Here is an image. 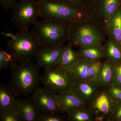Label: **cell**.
I'll return each mask as SVG.
<instances>
[{
  "mask_svg": "<svg viewBox=\"0 0 121 121\" xmlns=\"http://www.w3.org/2000/svg\"><path fill=\"white\" fill-rule=\"evenodd\" d=\"M107 87V91L114 102H121V87L111 83Z\"/></svg>",
  "mask_w": 121,
  "mask_h": 121,
  "instance_id": "obj_25",
  "label": "cell"
},
{
  "mask_svg": "<svg viewBox=\"0 0 121 121\" xmlns=\"http://www.w3.org/2000/svg\"><path fill=\"white\" fill-rule=\"evenodd\" d=\"M17 61L12 54L2 49L0 50V69L2 70L6 68L12 67Z\"/></svg>",
  "mask_w": 121,
  "mask_h": 121,
  "instance_id": "obj_24",
  "label": "cell"
},
{
  "mask_svg": "<svg viewBox=\"0 0 121 121\" xmlns=\"http://www.w3.org/2000/svg\"><path fill=\"white\" fill-rule=\"evenodd\" d=\"M64 119L57 113L40 114L38 121H62Z\"/></svg>",
  "mask_w": 121,
  "mask_h": 121,
  "instance_id": "obj_28",
  "label": "cell"
},
{
  "mask_svg": "<svg viewBox=\"0 0 121 121\" xmlns=\"http://www.w3.org/2000/svg\"><path fill=\"white\" fill-rule=\"evenodd\" d=\"M91 62L86 59L81 58L75 64L67 70L74 82L89 80L87 76V70Z\"/></svg>",
  "mask_w": 121,
  "mask_h": 121,
  "instance_id": "obj_15",
  "label": "cell"
},
{
  "mask_svg": "<svg viewBox=\"0 0 121 121\" xmlns=\"http://www.w3.org/2000/svg\"><path fill=\"white\" fill-rule=\"evenodd\" d=\"M32 32L39 41L40 47H54L63 45L69 37V24L59 21L44 18L37 21Z\"/></svg>",
  "mask_w": 121,
  "mask_h": 121,
  "instance_id": "obj_2",
  "label": "cell"
},
{
  "mask_svg": "<svg viewBox=\"0 0 121 121\" xmlns=\"http://www.w3.org/2000/svg\"><path fill=\"white\" fill-rule=\"evenodd\" d=\"M63 1L67 2L78 7V5H80L82 1V0H61Z\"/></svg>",
  "mask_w": 121,
  "mask_h": 121,
  "instance_id": "obj_31",
  "label": "cell"
},
{
  "mask_svg": "<svg viewBox=\"0 0 121 121\" xmlns=\"http://www.w3.org/2000/svg\"><path fill=\"white\" fill-rule=\"evenodd\" d=\"M115 102L107 91L97 93L93 99L92 106L95 113L110 115L112 112Z\"/></svg>",
  "mask_w": 121,
  "mask_h": 121,
  "instance_id": "obj_13",
  "label": "cell"
},
{
  "mask_svg": "<svg viewBox=\"0 0 121 121\" xmlns=\"http://www.w3.org/2000/svg\"><path fill=\"white\" fill-rule=\"evenodd\" d=\"M85 106L68 114L69 120L73 121H93L91 111L87 109Z\"/></svg>",
  "mask_w": 121,
  "mask_h": 121,
  "instance_id": "obj_22",
  "label": "cell"
},
{
  "mask_svg": "<svg viewBox=\"0 0 121 121\" xmlns=\"http://www.w3.org/2000/svg\"><path fill=\"white\" fill-rule=\"evenodd\" d=\"M114 65L107 60L103 63L97 82L101 86H108L112 82Z\"/></svg>",
  "mask_w": 121,
  "mask_h": 121,
  "instance_id": "obj_20",
  "label": "cell"
},
{
  "mask_svg": "<svg viewBox=\"0 0 121 121\" xmlns=\"http://www.w3.org/2000/svg\"><path fill=\"white\" fill-rule=\"evenodd\" d=\"M0 120L2 121H21L15 109L0 113Z\"/></svg>",
  "mask_w": 121,
  "mask_h": 121,
  "instance_id": "obj_26",
  "label": "cell"
},
{
  "mask_svg": "<svg viewBox=\"0 0 121 121\" xmlns=\"http://www.w3.org/2000/svg\"><path fill=\"white\" fill-rule=\"evenodd\" d=\"M102 11L107 23L119 9V0H101Z\"/></svg>",
  "mask_w": 121,
  "mask_h": 121,
  "instance_id": "obj_21",
  "label": "cell"
},
{
  "mask_svg": "<svg viewBox=\"0 0 121 121\" xmlns=\"http://www.w3.org/2000/svg\"><path fill=\"white\" fill-rule=\"evenodd\" d=\"M56 93L43 87H38L31 97L40 114L57 113L60 112L56 99Z\"/></svg>",
  "mask_w": 121,
  "mask_h": 121,
  "instance_id": "obj_8",
  "label": "cell"
},
{
  "mask_svg": "<svg viewBox=\"0 0 121 121\" xmlns=\"http://www.w3.org/2000/svg\"><path fill=\"white\" fill-rule=\"evenodd\" d=\"M112 111L121 112V102L115 103Z\"/></svg>",
  "mask_w": 121,
  "mask_h": 121,
  "instance_id": "obj_32",
  "label": "cell"
},
{
  "mask_svg": "<svg viewBox=\"0 0 121 121\" xmlns=\"http://www.w3.org/2000/svg\"><path fill=\"white\" fill-rule=\"evenodd\" d=\"M40 8V17L54 19L71 24L79 22L85 14L78 7L61 0H38Z\"/></svg>",
  "mask_w": 121,
  "mask_h": 121,
  "instance_id": "obj_3",
  "label": "cell"
},
{
  "mask_svg": "<svg viewBox=\"0 0 121 121\" xmlns=\"http://www.w3.org/2000/svg\"><path fill=\"white\" fill-rule=\"evenodd\" d=\"M64 47L63 44L54 47H40L35 57L37 65L44 69L58 65Z\"/></svg>",
  "mask_w": 121,
  "mask_h": 121,
  "instance_id": "obj_9",
  "label": "cell"
},
{
  "mask_svg": "<svg viewBox=\"0 0 121 121\" xmlns=\"http://www.w3.org/2000/svg\"><path fill=\"white\" fill-rule=\"evenodd\" d=\"M95 2H97V1H100L101 0H93Z\"/></svg>",
  "mask_w": 121,
  "mask_h": 121,
  "instance_id": "obj_34",
  "label": "cell"
},
{
  "mask_svg": "<svg viewBox=\"0 0 121 121\" xmlns=\"http://www.w3.org/2000/svg\"><path fill=\"white\" fill-rule=\"evenodd\" d=\"M107 27L112 39L121 47V10L119 9L107 23Z\"/></svg>",
  "mask_w": 121,
  "mask_h": 121,
  "instance_id": "obj_18",
  "label": "cell"
},
{
  "mask_svg": "<svg viewBox=\"0 0 121 121\" xmlns=\"http://www.w3.org/2000/svg\"><path fill=\"white\" fill-rule=\"evenodd\" d=\"M39 67L30 60L16 63L11 67L10 86L17 95L32 94L39 87L41 82Z\"/></svg>",
  "mask_w": 121,
  "mask_h": 121,
  "instance_id": "obj_1",
  "label": "cell"
},
{
  "mask_svg": "<svg viewBox=\"0 0 121 121\" xmlns=\"http://www.w3.org/2000/svg\"><path fill=\"white\" fill-rule=\"evenodd\" d=\"M81 58L78 52H76L69 44L64 46L60 54L58 66L68 70Z\"/></svg>",
  "mask_w": 121,
  "mask_h": 121,
  "instance_id": "obj_17",
  "label": "cell"
},
{
  "mask_svg": "<svg viewBox=\"0 0 121 121\" xmlns=\"http://www.w3.org/2000/svg\"><path fill=\"white\" fill-rule=\"evenodd\" d=\"M81 58L91 62L101 60L105 57L104 47L101 44H94L80 48L78 52Z\"/></svg>",
  "mask_w": 121,
  "mask_h": 121,
  "instance_id": "obj_16",
  "label": "cell"
},
{
  "mask_svg": "<svg viewBox=\"0 0 121 121\" xmlns=\"http://www.w3.org/2000/svg\"><path fill=\"white\" fill-rule=\"evenodd\" d=\"M15 110L21 121H38L40 115L31 97L24 99L18 98Z\"/></svg>",
  "mask_w": 121,
  "mask_h": 121,
  "instance_id": "obj_11",
  "label": "cell"
},
{
  "mask_svg": "<svg viewBox=\"0 0 121 121\" xmlns=\"http://www.w3.org/2000/svg\"><path fill=\"white\" fill-rule=\"evenodd\" d=\"M41 81L43 87L56 93L71 90L74 82L69 71L58 65L45 68Z\"/></svg>",
  "mask_w": 121,
  "mask_h": 121,
  "instance_id": "obj_6",
  "label": "cell"
},
{
  "mask_svg": "<svg viewBox=\"0 0 121 121\" xmlns=\"http://www.w3.org/2000/svg\"><path fill=\"white\" fill-rule=\"evenodd\" d=\"M106 116L103 114H97L94 118L95 121H103L105 119Z\"/></svg>",
  "mask_w": 121,
  "mask_h": 121,
  "instance_id": "obj_33",
  "label": "cell"
},
{
  "mask_svg": "<svg viewBox=\"0 0 121 121\" xmlns=\"http://www.w3.org/2000/svg\"><path fill=\"white\" fill-rule=\"evenodd\" d=\"M12 10V20L17 28L28 29L37 22L40 17V8L38 0H20Z\"/></svg>",
  "mask_w": 121,
  "mask_h": 121,
  "instance_id": "obj_5",
  "label": "cell"
},
{
  "mask_svg": "<svg viewBox=\"0 0 121 121\" xmlns=\"http://www.w3.org/2000/svg\"><path fill=\"white\" fill-rule=\"evenodd\" d=\"M104 49L105 56L114 65L121 62V47L115 41L110 39Z\"/></svg>",
  "mask_w": 121,
  "mask_h": 121,
  "instance_id": "obj_19",
  "label": "cell"
},
{
  "mask_svg": "<svg viewBox=\"0 0 121 121\" xmlns=\"http://www.w3.org/2000/svg\"><path fill=\"white\" fill-rule=\"evenodd\" d=\"M102 64L101 60L91 62L87 70V76L89 80L97 82Z\"/></svg>",
  "mask_w": 121,
  "mask_h": 121,
  "instance_id": "obj_23",
  "label": "cell"
},
{
  "mask_svg": "<svg viewBox=\"0 0 121 121\" xmlns=\"http://www.w3.org/2000/svg\"><path fill=\"white\" fill-rule=\"evenodd\" d=\"M17 2V0H0V4L4 11L12 9Z\"/></svg>",
  "mask_w": 121,
  "mask_h": 121,
  "instance_id": "obj_29",
  "label": "cell"
},
{
  "mask_svg": "<svg viewBox=\"0 0 121 121\" xmlns=\"http://www.w3.org/2000/svg\"><path fill=\"white\" fill-rule=\"evenodd\" d=\"M111 119L114 121H121V112L112 111L110 114Z\"/></svg>",
  "mask_w": 121,
  "mask_h": 121,
  "instance_id": "obj_30",
  "label": "cell"
},
{
  "mask_svg": "<svg viewBox=\"0 0 121 121\" xmlns=\"http://www.w3.org/2000/svg\"><path fill=\"white\" fill-rule=\"evenodd\" d=\"M17 96L10 85L1 84L0 113L15 109L18 101Z\"/></svg>",
  "mask_w": 121,
  "mask_h": 121,
  "instance_id": "obj_14",
  "label": "cell"
},
{
  "mask_svg": "<svg viewBox=\"0 0 121 121\" xmlns=\"http://www.w3.org/2000/svg\"><path fill=\"white\" fill-rule=\"evenodd\" d=\"M99 86L97 82L90 80L74 82L71 90L86 103L95 97Z\"/></svg>",
  "mask_w": 121,
  "mask_h": 121,
  "instance_id": "obj_12",
  "label": "cell"
},
{
  "mask_svg": "<svg viewBox=\"0 0 121 121\" xmlns=\"http://www.w3.org/2000/svg\"><path fill=\"white\" fill-rule=\"evenodd\" d=\"M69 39L70 45L82 48L94 44H101L102 39L99 31L90 25H78L70 24Z\"/></svg>",
  "mask_w": 121,
  "mask_h": 121,
  "instance_id": "obj_7",
  "label": "cell"
},
{
  "mask_svg": "<svg viewBox=\"0 0 121 121\" xmlns=\"http://www.w3.org/2000/svg\"><path fill=\"white\" fill-rule=\"evenodd\" d=\"M112 83L121 87V62L114 65Z\"/></svg>",
  "mask_w": 121,
  "mask_h": 121,
  "instance_id": "obj_27",
  "label": "cell"
},
{
  "mask_svg": "<svg viewBox=\"0 0 121 121\" xmlns=\"http://www.w3.org/2000/svg\"><path fill=\"white\" fill-rule=\"evenodd\" d=\"M7 47L17 62L31 60L40 47L38 40L28 29L21 30L7 41Z\"/></svg>",
  "mask_w": 121,
  "mask_h": 121,
  "instance_id": "obj_4",
  "label": "cell"
},
{
  "mask_svg": "<svg viewBox=\"0 0 121 121\" xmlns=\"http://www.w3.org/2000/svg\"><path fill=\"white\" fill-rule=\"evenodd\" d=\"M56 99L60 112L68 114L85 106L86 102L71 90L59 92Z\"/></svg>",
  "mask_w": 121,
  "mask_h": 121,
  "instance_id": "obj_10",
  "label": "cell"
}]
</instances>
